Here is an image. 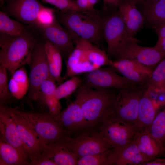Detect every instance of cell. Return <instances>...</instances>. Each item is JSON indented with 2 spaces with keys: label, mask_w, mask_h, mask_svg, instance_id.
Here are the masks:
<instances>
[{
  "label": "cell",
  "mask_w": 165,
  "mask_h": 165,
  "mask_svg": "<svg viewBox=\"0 0 165 165\" xmlns=\"http://www.w3.org/2000/svg\"><path fill=\"white\" fill-rule=\"evenodd\" d=\"M11 75L9 81L10 91L14 98L19 100L28 92L29 77L24 65L16 70Z\"/></svg>",
  "instance_id": "28"
},
{
  "label": "cell",
  "mask_w": 165,
  "mask_h": 165,
  "mask_svg": "<svg viewBox=\"0 0 165 165\" xmlns=\"http://www.w3.org/2000/svg\"><path fill=\"white\" fill-rule=\"evenodd\" d=\"M118 12L127 28L128 34L131 38L143 26L144 17L133 0H121Z\"/></svg>",
  "instance_id": "20"
},
{
  "label": "cell",
  "mask_w": 165,
  "mask_h": 165,
  "mask_svg": "<svg viewBox=\"0 0 165 165\" xmlns=\"http://www.w3.org/2000/svg\"><path fill=\"white\" fill-rule=\"evenodd\" d=\"M154 47L165 55V37L158 38L156 44Z\"/></svg>",
  "instance_id": "39"
},
{
  "label": "cell",
  "mask_w": 165,
  "mask_h": 165,
  "mask_svg": "<svg viewBox=\"0 0 165 165\" xmlns=\"http://www.w3.org/2000/svg\"><path fill=\"white\" fill-rule=\"evenodd\" d=\"M104 36L107 44V53L109 58H112V61H114L122 42L126 38L130 37L118 10L106 17Z\"/></svg>",
  "instance_id": "13"
},
{
  "label": "cell",
  "mask_w": 165,
  "mask_h": 165,
  "mask_svg": "<svg viewBox=\"0 0 165 165\" xmlns=\"http://www.w3.org/2000/svg\"><path fill=\"white\" fill-rule=\"evenodd\" d=\"M8 111L14 121L19 137L29 158L42 153L45 146L39 137L19 117Z\"/></svg>",
  "instance_id": "18"
},
{
  "label": "cell",
  "mask_w": 165,
  "mask_h": 165,
  "mask_svg": "<svg viewBox=\"0 0 165 165\" xmlns=\"http://www.w3.org/2000/svg\"><path fill=\"white\" fill-rule=\"evenodd\" d=\"M78 7L82 10H90L88 0H75Z\"/></svg>",
  "instance_id": "41"
},
{
  "label": "cell",
  "mask_w": 165,
  "mask_h": 165,
  "mask_svg": "<svg viewBox=\"0 0 165 165\" xmlns=\"http://www.w3.org/2000/svg\"><path fill=\"white\" fill-rule=\"evenodd\" d=\"M148 130L158 143L165 149V106L158 112Z\"/></svg>",
  "instance_id": "30"
},
{
  "label": "cell",
  "mask_w": 165,
  "mask_h": 165,
  "mask_svg": "<svg viewBox=\"0 0 165 165\" xmlns=\"http://www.w3.org/2000/svg\"><path fill=\"white\" fill-rule=\"evenodd\" d=\"M140 165H165V158H156L150 161L142 163Z\"/></svg>",
  "instance_id": "40"
},
{
  "label": "cell",
  "mask_w": 165,
  "mask_h": 165,
  "mask_svg": "<svg viewBox=\"0 0 165 165\" xmlns=\"http://www.w3.org/2000/svg\"><path fill=\"white\" fill-rule=\"evenodd\" d=\"M82 78L79 75L72 77L56 86L55 94L59 100L68 98L81 86Z\"/></svg>",
  "instance_id": "31"
},
{
  "label": "cell",
  "mask_w": 165,
  "mask_h": 165,
  "mask_svg": "<svg viewBox=\"0 0 165 165\" xmlns=\"http://www.w3.org/2000/svg\"><path fill=\"white\" fill-rule=\"evenodd\" d=\"M64 138L78 159L112 148L95 129L72 136L64 135Z\"/></svg>",
  "instance_id": "10"
},
{
  "label": "cell",
  "mask_w": 165,
  "mask_h": 165,
  "mask_svg": "<svg viewBox=\"0 0 165 165\" xmlns=\"http://www.w3.org/2000/svg\"><path fill=\"white\" fill-rule=\"evenodd\" d=\"M45 7L38 0H10L3 12L22 23L36 28Z\"/></svg>",
  "instance_id": "12"
},
{
  "label": "cell",
  "mask_w": 165,
  "mask_h": 165,
  "mask_svg": "<svg viewBox=\"0 0 165 165\" xmlns=\"http://www.w3.org/2000/svg\"><path fill=\"white\" fill-rule=\"evenodd\" d=\"M64 136L46 146L42 153L56 165H76L78 158L66 142Z\"/></svg>",
  "instance_id": "21"
},
{
  "label": "cell",
  "mask_w": 165,
  "mask_h": 165,
  "mask_svg": "<svg viewBox=\"0 0 165 165\" xmlns=\"http://www.w3.org/2000/svg\"><path fill=\"white\" fill-rule=\"evenodd\" d=\"M27 64L30 68V87L27 99L31 104L32 101L41 98V85L47 79L51 77L44 42L36 41Z\"/></svg>",
  "instance_id": "7"
},
{
  "label": "cell",
  "mask_w": 165,
  "mask_h": 165,
  "mask_svg": "<svg viewBox=\"0 0 165 165\" xmlns=\"http://www.w3.org/2000/svg\"><path fill=\"white\" fill-rule=\"evenodd\" d=\"M8 71L0 65V106H9L14 98L9 88Z\"/></svg>",
  "instance_id": "33"
},
{
  "label": "cell",
  "mask_w": 165,
  "mask_h": 165,
  "mask_svg": "<svg viewBox=\"0 0 165 165\" xmlns=\"http://www.w3.org/2000/svg\"><path fill=\"white\" fill-rule=\"evenodd\" d=\"M0 140L28 156L19 137L14 121L5 106H0Z\"/></svg>",
  "instance_id": "19"
},
{
  "label": "cell",
  "mask_w": 165,
  "mask_h": 165,
  "mask_svg": "<svg viewBox=\"0 0 165 165\" xmlns=\"http://www.w3.org/2000/svg\"><path fill=\"white\" fill-rule=\"evenodd\" d=\"M164 152H165V151Z\"/></svg>",
  "instance_id": "47"
},
{
  "label": "cell",
  "mask_w": 165,
  "mask_h": 165,
  "mask_svg": "<svg viewBox=\"0 0 165 165\" xmlns=\"http://www.w3.org/2000/svg\"><path fill=\"white\" fill-rule=\"evenodd\" d=\"M132 140L140 152L151 160L164 153V149L152 137L148 128L137 131Z\"/></svg>",
  "instance_id": "22"
},
{
  "label": "cell",
  "mask_w": 165,
  "mask_h": 165,
  "mask_svg": "<svg viewBox=\"0 0 165 165\" xmlns=\"http://www.w3.org/2000/svg\"><path fill=\"white\" fill-rule=\"evenodd\" d=\"M75 47L66 61L63 80L101 67L94 54V46L90 42L79 37L72 38Z\"/></svg>",
  "instance_id": "6"
},
{
  "label": "cell",
  "mask_w": 165,
  "mask_h": 165,
  "mask_svg": "<svg viewBox=\"0 0 165 165\" xmlns=\"http://www.w3.org/2000/svg\"><path fill=\"white\" fill-rule=\"evenodd\" d=\"M147 85L155 90L165 91V58L154 68Z\"/></svg>",
  "instance_id": "32"
},
{
  "label": "cell",
  "mask_w": 165,
  "mask_h": 165,
  "mask_svg": "<svg viewBox=\"0 0 165 165\" xmlns=\"http://www.w3.org/2000/svg\"><path fill=\"white\" fill-rule=\"evenodd\" d=\"M65 135L72 136L92 128L85 119L79 104L75 100L61 111L58 119Z\"/></svg>",
  "instance_id": "16"
},
{
  "label": "cell",
  "mask_w": 165,
  "mask_h": 165,
  "mask_svg": "<svg viewBox=\"0 0 165 165\" xmlns=\"http://www.w3.org/2000/svg\"><path fill=\"white\" fill-rule=\"evenodd\" d=\"M0 34V64L11 75L27 64L36 41L28 30L16 37Z\"/></svg>",
  "instance_id": "2"
},
{
  "label": "cell",
  "mask_w": 165,
  "mask_h": 165,
  "mask_svg": "<svg viewBox=\"0 0 165 165\" xmlns=\"http://www.w3.org/2000/svg\"><path fill=\"white\" fill-rule=\"evenodd\" d=\"M115 90L81 87L77 90L75 100L92 128L96 130L102 116L112 103L118 93Z\"/></svg>",
  "instance_id": "3"
},
{
  "label": "cell",
  "mask_w": 165,
  "mask_h": 165,
  "mask_svg": "<svg viewBox=\"0 0 165 165\" xmlns=\"http://www.w3.org/2000/svg\"><path fill=\"white\" fill-rule=\"evenodd\" d=\"M147 88V85H136L119 90L111 108L122 119L135 126L139 101Z\"/></svg>",
  "instance_id": "8"
},
{
  "label": "cell",
  "mask_w": 165,
  "mask_h": 165,
  "mask_svg": "<svg viewBox=\"0 0 165 165\" xmlns=\"http://www.w3.org/2000/svg\"><path fill=\"white\" fill-rule=\"evenodd\" d=\"M151 160L140 152L132 140L123 146L112 148L109 165H140Z\"/></svg>",
  "instance_id": "17"
},
{
  "label": "cell",
  "mask_w": 165,
  "mask_h": 165,
  "mask_svg": "<svg viewBox=\"0 0 165 165\" xmlns=\"http://www.w3.org/2000/svg\"><path fill=\"white\" fill-rule=\"evenodd\" d=\"M138 4L141 6L140 12L149 26L155 29L165 24V0Z\"/></svg>",
  "instance_id": "23"
},
{
  "label": "cell",
  "mask_w": 165,
  "mask_h": 165,
  "mask_svg": "<svg viewBox=\"0 0 165 165\" xmlns=\"http://www.w3.org/2000/svg\"></svg>",
  "instance_id": "48"
},
{
  "label": "cell",
  "mask_w": 165,
  "mask_h": 165,
  "mask_svg": "<svg viewBox=\"0 0 165 165\" xmlns=\"http://www.w3.org/2000/svg\"><path fill=\"white\" fill-rule=\"evenodd\" d=\"M159 0H144L143 2L147 3H152L156 2Z\"/></svg>",
  "instance_id": "44"
},
{
  "label": "cell",
  "mask_w": 165,
  "mask_h": 165,
  "mask_svg": "<svg viewBox=\"0 0 165 165\" xmlns=\"http://www.w3.org/2000/svg\"><path fill=\"white\" fill-rule=\"evenodd\" d=\"M55 19L53 9L45 7L39 16L38 23L36 28L40 24L50 23Z\"/></svg>",
  "instance_id": "36"
},
{
  "label": "cell",
  "mask_w": 165,
  "mask_h": 165,
  "mask_svg": "<svg viewBox=\"0 0 165 165\" xmlns=\"http://www.w3.org/2000/svg\"><path fill=\"white\" fill-rule=\"evenodd\" d=\"M36 28L45 38L55 46L62 58L67 60L75 47L71 36L55 19L53 22L38 25Z\"/></svg>",
  "instance_id": "14"
},
{
  "label": "cell",
  "mask_w": 165,
  "mask_h": 165,
  "mask_svg": "<svg viewBox=\"0 0 165 165\" xmlns=\"http://www.w3.org/2000/svg\"><path fill=\"white\" fill-rule=\"evenodd\" d=\"M96 130L112 148L128 144L132 140L137 131L135 125L119 118L110 106L102 116Z\"/></svg>",
  "instance_id": "5"
},
{
  "label": "cell",
  "mask_w": 165,
  "mask_h": 165,
  "mask_svg": "<svg viewBox=\"0 0 165 165\" xmlns=\"http://www.w3.org/2000/svg\"><path fill=\"white\" fill-rule=\"evenodd\" d=\"M83 74L81 87L98 90H120L138 85L119 75L108 65Z\"/></svg>",
  "instance_id": "9"
},
{
  "label": "cell",
  "mask_w": 165,
  "mask_h": 165,
  "mask_svg": "<svg viewBox=\"0 0 165 165\" xmlns=\"http://www.w3.org/2000/svg\"><path fill=\"white\" fill-rule=\"evenodd\" d=\"M30 165H56V164L42 153L30 157Z\"/></svg>",
  "instance_id": "37"
},
{
  "label": "cell",
  "mask_w": 165,
  "mask_h": 165,
  "mask_svg": "<svg viewBox=\"0 0 165 165\" xmlns=\"http://www.w3.org/2000/svg\"><path fill=\"white\" fill-rule=\"evenodd\" d=\"M136 4V5L143 2L144 0H133Z\"/></svg>",
  "instance_id": "45"
},
{
  "label": "cell",
  "mask_w": 165,
  "mask_h": 165,
  "mask_svg": "<svg viewBox=\"0 0 165 165\" xmlns=\"http://www.w3.org/2000/svg\"><path fill=\"white\" fill-rule=\"evenodd\" d=\"M158 38L165 37V24L155 29Z\"/></svg>",
  "instance_id": "42"
},
{
  "label": "cell",
  "mask_w": 165,
  "mask_h": 165,
  "mask_svg": "<svg viewBox=\"0 0 165 165\" xmlns=\"http://www.w3.org/2000/svg\"><path fill=\"white\" fill-rule=\"evenodd\" d=\"M90 10L94 9V6L97 3L98 0H88Z\"/></svg>",
  "instance_id": "43"
},
{
  "label": "cell",
  "mask_w": 165,
  "mask_h": 165,
  "mask_svg": "<svg viewBox=\"0 0 165 165\" xmlns=\"http://www.w3.org/2000/svg\"><path fill=\"white\" fill-rule=\"evenodd\" d=\"M10 0H0V6H2L3 4L5 2H7L9 1Z\"/></svg>",
  "instance_id": "46"
},
{
  "label": "cell",
  "mask_w": 165,
  "mask_h": 165,
  "mask_svg": "<svg viewBox=\"0 0 165 165\" xmlns=\"http://www.w3.org/2000/svg\"><path fill=\"white\" fill-rule=\"evenodd\" d=\"M112 148L96 154L78 159L77 165H109Z\"/></svg>",
  "instance_id": "34"
},
{
  "label": "cell",
  "mask_w": 165,
  "mask_h": 165,
  "mask_svg": "<svg viewBox=\"0 0 165 165\" xmlns=\"http://www.w3.org/2000/svg\"><path fill=\"white\" fill-rule=\"evenodd\" d=\"M146 89L141 97L139 103L135 125L137 131L148 128L158 112V109L153 102Z\"/></svg>",
  "instance_id": "24"
},
{
  "label": "cell",
  "mask_w": 165,
  "mask_h": 165,
  "mask_svg": "<svg viewBox=\"0 0 165 165\" xmlns=\"http://www.w3.org/2000/svg\"><path fill=\"white\" fill-rule=\"evenodd\" d=\"M0 165H30L24 152L0 140Z\"/></svg>",
  "instance_id": "27"
},
{
  "label": "cell",
  "mask_w": 165,
  "mask_h": 165,
  "mask_svg": "<svg viewBox=\"0 0 165 165\" xmlns=\"http://www.w3.org/2000/svg\"><path fill=\"white\" fill-rule=\"evenodd\" d=\"M8 110L19 117L39 137L45 146L65 135L59 122L49 112H37L16 106H7Z\"/></svg>",
  "instance_id": "4"
},
{
  "label": "cell",
  "mask_w": 165,
  "mask_h": 165,
  "mask_svg": "<svg viewBox=\"0 0 165 165\" xmlns=\"http://www.w3.org/2000/svg\"><path fill=\"white\" fill-rule=\"evenodd\" d=\"M59 22L72 37H79L92 43H97L104 37L106 17L98 11L71 10L58 13Z\"/></svg>",
  "instance_id": "1"
},
{
  "label": "cell",
  "mask_w": 165,
  "mask_h": 165,
  "mask_svg": "<svg viewBox=\"0 0 165 165\" xmlns=\"http://www.w3.org/2000/svg\"><path fill=\"white\" fill-rule=\"evenodd\" d=\"M59 9L61 12L71 10H83L77 5L75 0H42Z\"/></svg>",
  "instance_id": "35"
},
{
  "label": "cell",
  "mask_w": 165,
  "mask_h": 165,
  "mask_svg": "<svg viewBox=\"0 0 165 165\" xmlns=\"http://www.w3.org/2000/svg\"><path fill=\"white\" fill-rule=\"evenodd\" d=\"M138 41L134 38L129 37L125 39L117 51L114 61L121 58L134 60L154 69L165 58V55L154 47L142 46L138 44Z\"/></svg>",
  "instance_id": "11"
},
{
  "label": "cell",
  "mask_w": 165,
  "mask_h": 165,
  "mask_svg": "<svg viewBox=\"0 0 165 165\" xmlns=\"http://www.w3.org/2000/svg\"><path fill=\"white\" fill-rule=\"evenodd\" d=\"M56 82L52 78H48L41 84L40 90L42 97L48 107L49 112L58 121L61 106L60 100L55 95Z\"/></svg>",
  "instance_id": "26"
},
{
  "label": "cell",
  "mask_w": 165,
  "mask_h": 165,
  "mask_svg": "<svg viewBox=\"0 0 165 165\" xmlns=\"http://www.w3.org/2000/svg\"><path fill=\"white\" fill-rule=\"evenodd\" d=\"M109 65L135 84L140 86L147 85L153 69L135 60L126 58L111 60Z\"/></svg>",
  "instance_id": "15"
},
{
  "label": "cell",
  "mask_w": 165,
  "mask_h": 165,
  "mask_svg": "<svg viewBox=\"0 0 165 165\" xmlns=\"http://www.w3.org/2000/svg\"><path fill=\"white\" fill-rule=\"evenodd\" d=\"M105 9H112L118 8L121 0H102Z\"/></svg>",
  "instance_id": "38"
},
{
  "label": "cell",
  "mask_w": 165,
  "mask_h": 165,
  "mask_svg": "<svg viewBox=\"0 0 165 165\" xmlns=\"http://www.w3.org/2000/svg\"><path fill=\"white\" fill-rule=\"evenodd\" d=\"M28 31L23 24L10 18L4 12L0 11V34L16 37L23 34Z\"/></svg>",
  "instance_id": "29"
},
{
  "label": "cell",
  "mask_w": 165,
  "mask_h": 165,
  "mask_svg": "<svg viewBox=\"0 0 165 165\" xmlns=\"http://www.w3.org/2000/svg\"><path fill=\"white\" fill-rule=\"evenodd\" d=\"M44 46L50 76L59 85L64 81L61 76L62 55L58 49L49 41L45 40Z\"/></svg>",
  "instance_id": "25"
}]
</instances>
